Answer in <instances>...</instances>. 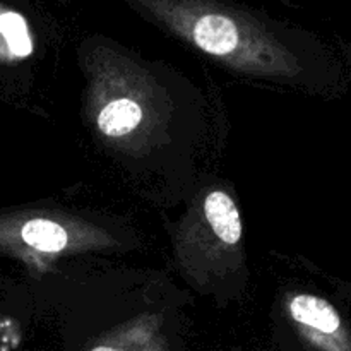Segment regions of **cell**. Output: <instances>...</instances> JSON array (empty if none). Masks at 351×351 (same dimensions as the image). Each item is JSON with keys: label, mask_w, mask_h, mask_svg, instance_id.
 I'll return each instance as SVG.
<instances>
[{"label": "cell", "mask_w": 351, "mask_h": 351, "mask_svg": "<svg viewBox=\"0 0 351 351\" xmlns=\"http://www.w3.org/2000/svg\"><path fill=\"white\" fill-rule=\"evenodd\" d=\"M290 314L300 326L321 339V345L329 351H350L345 338L341 317L328 300L315 295L302 293L291 298Z\"/></svg>", "instance_id": "cell-1"}, {"label": "cell", "mask_w": 351, "mask_h": 351, "mask_svg": "<svg viewBox=\"0 0 351 351\" xmlns=\"http://www.w3.org/2000/svg\"><path fill=\"white\" fill-rule=\"evenodd\" d=\"M33 50L34 36L26 14L0 2V60H23Z\"/></svg>", "instance_id": "cell-2"}, {"label": "cell", "mask_w": 351, "mask_h": 351, "mask_svg": "<svg viewBox=\"0 0 351 351\" xmlns=\"http://www.w3.org/2000/svg\"><path fill=\"white\" fill-rule=\"evenodd\" d=\"M204 213L213 232L228 245H235L242 239V221L235 202L223 191H213L204 201Z\"/></svg>", "instance_id": "cell-3"}, {"label": "cell", "mask_w": 351, "mask_h": 351, "mask_svg": "<svg viewBox=\"0 0 351 351\" xmlns=\"http://www.w3.org/2000/svg\"><path fill=\"white\" fill-rule=\"evenodd\" d=\"M143 120V110L132 99H113L98 115V129L105 136L120 137L132 132Z\"/></svg>", "instance_id": "cell-4"}, {"label": "cell", "mask_w": 351, "mask_h": 351, "mask_svg": "<svg viewBox=\"0 0 351 351\" xmlns=\"http://www.w3.org/2000/svg\"><path fill=\"white\" fill-rule=\"evenodd\" d=\"M21 239L31 249L45 254L60 252L67 247L69 235L58 223L51 219H29L21 228Z\"/></svg>", "instance_id": "cell-5"}, {"label": "cell", "mask_w": 351, "mask_h": 351, "mask_svg": "<svg viewBox=\"0 0 351 351\" xmlns=\"http://www.w3.org/2000/svg\"><path fill=\"white\" fill-rule=\"evenodd\" d=\"M91 351H119V350L110 348V346H96V348H93Z\"/></svg>", "instance_id": "cell-6"}]
</instances>
